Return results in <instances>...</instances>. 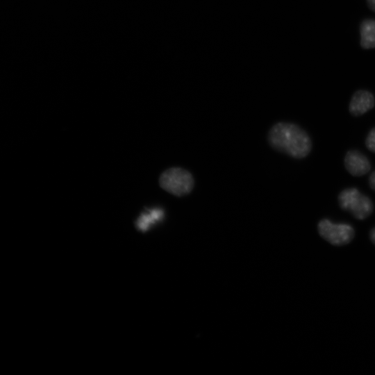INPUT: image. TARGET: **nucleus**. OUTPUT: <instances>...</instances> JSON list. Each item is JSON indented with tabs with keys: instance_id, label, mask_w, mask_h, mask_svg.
<instances>
[{
	"instance_id": "obj_4",
	"label": "nucleus",
	"mask_w": 375,
	"mask_h": 375,
	"mask_svg": "<svg viewBox=\"0 0 375 375\" xmlns=\"http://www.w3.org/2000/svg\"><path fill=\"white\" fill-rule=\"evenodd\" d=\"M319 235L325 240L335 246L349 244L355 235L353 228L344 223H333L328 219H322L317 225Z\"/></svg>"
},
{
	"instance_id": "obj_6",
	"label": "nucleus",
	"mask_w": 375,
	"mask_h": 375,
	"mask_svg": "<svg viewBox=\"0 0 375 375\" xmlns=\"http://www.w3.org/2000/svg\"><path fill=\"white\" fill-rule=\"evenodd\" d=\"M375 106L374 94L367 90H357L351 99L349 110L351 115L358 117L362 115Z\"/></svg>"
},
{
	"instance_id": "obj_8",
	"label": "nucleus",
	"mask_w": 375,
	"mask_h": 375,
	"mask_svg": "<svg viewBox=\"0 0 375 375\" xmlns=\"http://www.w3.org/2000/svg\"><path fill=\"white\" fill-rule=\"evenodd\" d=\"M365 146L369 151L375 153V127L369 131L365 139Z\"/></svg>"
},
{
	"instance_id": "obj_9",
	"label": "nucleus",
	"mask_w": 375,
	"mask_h": 375,
	"mask_svg": "<svg viewBox=\"0 0 375 375\" xmlns=\"http://www.w3.org/2000/svg\"><path fill=\"white\" fill-rule=\"evenodd\" d=\"M368 183L372 190L375 191V170L369 176Z\"/></svg>"
},
{
	"instance_id": "obj_1",
	"label": "nucleus",
	"mask_w": 375,
	"mask_h": 375,
	"mask_svg": "<svg viewBox=\"0 0 375 375\" xmlns=\"http://www.w3.org/2000/svg\"><path fill=\"white\" fill-rule=\"evenodd\" d=\"M268 142L276 151L298 159L306 157L312 149V141L307 132L290 122L274 124L268 133Z\"/></svg>"
},
{
	"instance_id": "obj_2",
	"label": "nucleus",
	"mask_w": 375,
	"mask_h": 375,
	"mask_svg": "<svg viewBox=\"0 0 375 375\" xmlns=\"http://www.w3.org/2000/svg\"><path fill=\"white\" fill-rule=\"evenodd\" d=\"M159 185L166 192L182 197L192 192L194 179L189 171L181 167H171L160 174Z\"/></svg>"
},
{
	"instance_id": "obj_5",
	"label": "nucleus",
	"mask_w": 375,
	"mask_h": 375,
	"mask_svg": "<svg viewBox=\"0 0 375 375\" xmlns=\"http://www.w3.org/2000/svg\"><path fill=\"white\" fill-rule=\"evenodd\" d=\"M347 171L353 176H361L371 169V164L367 157L358 150H349L347 152L344 160Z\"/></svg>"
},
{
	"instance_id": "obj_7",
	"label": "nucleus",
	"mask_w": 375,
	"mask_h": 375,
	"mask_svg": "<svg viewBox=\"0 0 375 375\" xmlns=\"http://www.w3.org/2000/svg\"><path fill=\"white\" fill-rule=\"evenodd\" d=\"M360 45L363 49L375 48V19H366L360 25Z\"/></svg>"
},
{
	"instance_id": "obj_11",
	"label": "nucleus",
	"mask_w": 375,
	"mask_h": 375,
	"mask_svg": "<svg viewBox=\"0 0 375 375\" xmlns=\"http://www.w3.org/2000/svg\"><path fill=\"white\" fill-rule=\"evenodd\" d=\"M369 8L375 12V0H367Z\"/></svg>"
},
{
	"instance_id": "obj_3",
	"label": "nucleus",
	"mask_w": 375,
	"mask_h": 375,
	"mask_svg": "<svg viewBox=\"0 0 375 375\" xmlns=\"http://www.w3.org/2000/svg\"><path fill=\"white\" fill-rule=\"evenodd\" d=\"M338 200L340 208L350 212L357 219H366L374 210L372 199L356 188L342 190L338 194Z\"/></svg>"
},
{
	"instance_id": "obj_10",
	"label": "nucleus",
	"mask_w": 375,
	"mask_h": 375,
	"mask_svg": "<svg viewBox=\"0 0 375 375\" xmlns=\"http://www.w3.org/2000/svg\"><path fill=\"white\" fill-rule=\"evenodd\" d=\"M369 238L372 243L375 245V227L372 228L369 231Z\"/></svg>"
}]
</instances>
